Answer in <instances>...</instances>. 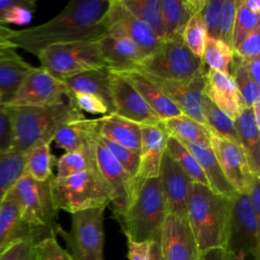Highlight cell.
<instances>
[{"instance_id":"46","label":"cell","mask_w":260,"mask_h":260,"mask_svg":"<svg viewBox=\"0 0 260 260\" xmlns=\"http://www.w3.org/2000/svg\"><path fill=\"white\" fill-rule=\"evenodd\" d=\"M238 10V0H223L219 29H218V39L232 47V38L233 31L237 16Z\"/></svg>"},{"instance_id":"12","label":"cell","mask_w":260,"mask_h":260,"mask_svg":"<svg viewBox=\"0 0 260 260\" xmlns=\"http://www.w3.org/2000/svg\"><path fill=\"white\" fill-rule=\"evenodd\" d=\"M91 148L96 170L112 190V210L116 220L120 223L138 185L125 172L112 153L93 137L91 139Z\"/></svg>"},{"instance_id":"43","label":"cell","mask_w":260,"mask_h":260,"mask_svg":"<svg viewBox=\"0 0 260 260\" xmlns=\"http://www.w3.org/2000/svg\"><path fill=\"white\" fill-rule=\"evenodd\" d=\"M42 238L27 237L12 242L0 253V260H38L37 243Z\"/></svg>"},{"instance_id":"37","label":"cell","mask_w":260,"mask_h":260,"mask_svg":"<svg viewBox=\"0 0 260 260\" xmlns=\"http://www.w3.org/2000/svg\"><path fill=\"white\" fill-rule=\"evenodd\" d=\"M234 51L231 46L219 39H206L202 60L208 69L231 76Z\"/></svg>"},{"instance_id":"4","label":"cell","mask_w":260,"mask_h":260,"mask_svg":"<svg viewBox=\"0 0 260 260\" xmlns=\"http://www.w3.org/2000/svg\"><path fill=\"white\" fill-rule=\"evenodd\" d=\"M168 215L158 178L138 184L127 210L119 223L127 239L136 242H159Z\"/></svg>"},{"instance_id":"19","label":"cell","mask_w":260,"mask_h":260,"mask_svg":"<svg viewBox=\"0 0 260 260\" xmlns=\"http://www.w3.org/2000/svg\"><path fill=\"white\" fill-rule=\"evenodd\" d=\"M98 46L106 68L112 72L137 70L146 57L135 43L124 37L106 35L98 40Z\"/></svg>"},{"instance_id":"34","label":"cell","mask_w":260,"mask_h":260,"mask_svg":"<svg viewBox=\"0 0 260 260\" xmlns=\"http://www.w3.org/2000/svg\"><path fill=\"white\" fill-rule=\"evenodd\" d=\"M202 110L206 126L210 133L240 145L234 120L218 109L204 93L202 98Z\"/></svg>"},{"instance_id":"31","label":"cell","mask_w":260,"mask_h":260,"mask_svg":"<svg viewBox=\"0 0 260 260\" xmlns=\"http://www.w3.org/2000/svg\"><path fill=\"white\" fill-rule=\"evenodd\" d=\"M161 125L169 136H172L179 141H186L210 147V131L205 126L188 116L182 114L177 117L161 120Z\"/></svg>"},{"instance_id":"16","label":"cell","mask_w":260,"mask_h":260,"mask_svg":"<svg viewBox=\"0 0 260 260\" xmlns=\"http://www.w3.org/2000/svg\"><path fill=\"white\" fill-rule=\"evenodd\" d=\"M157 178L161 186L168 213L187 219V204L193 182L167 149L160 161Z\"/></svg>"},{"instance_id":"22","label":"cell","mask_w":260,"mask_h":260,"mask_svg":"<svg viewBox=\"0 0 260 260\" xmlns=\"http://www.w3.org/2000/svg\"><path fill=\"white\" fill-rule=\"evenodd\" d=\"M203 93L233 120L246 107L232 76L220 72L206 69Z\"/></svg>"},{"instance_id":"15","label":"cell","mask_w":260,"mask_h":260,"mask_svg":"<svg viewBox=\"0 0 260 260\" xmlns=\"http://www.w3.org/2000/svg\"><path fill=\"white\" fill-rule=\"evenodd\" d=\"M108 35L124 37L135 43L148 56L160 44L154 32L141 20L135 17L121 2L110 0L107 12Z\"/></svg>"},{"instance_id":"57","label":"cell","mask_w":260,"mask_h":260,"mask_svg":"<svg viewBox=\"0 0 260 260\" xmlns=\"http://www.w3.org/2000/svg\"><path fill=\"white\" fill-rule=\"evenodd\" d=\"M244 5L253 13L259 14L260 12V1L259 0H243Z\"/></svg>"},{"instance_id":"8","label":"cell","mask_w":260,"mask_h":260,"mask_svg":"<svg viewBox=\"0 0 260 260\" xmlns=\"http://www.w3.org/2000/svg\"><path fill=\"white\" fill-rule=\"evenodd\" d=\"M37 57L41 67L60 80L88 70L106 67L98 40L50 45Z\"/></svg>"},{"instance_id":"27","label":"cell","mask_w":260,"mask_h":260,"mask_svg":"<svg viewBox=\"0 0 260 260\" xmlns=\"http://www.w3.org/2000/svg\"><path fill=\"white\" fill-rule=\"evenodd\" d=\"M180 142L193 154L197 160L199 167L206 177L209 188L217 194L234 197L237 192L225 179L211 148L186 141Z\"/></svg>"},{"instance_id":"53","label":"cell","mask_w":260,"mask_h":260,"mask_svg":"<svg viewBox=\"0 0 260 260\" xmlns=\"http://www.w3.org/2000/svg\"><path fill=\"white\" fill-rule=\"evenodd\" d=\"M199 260H237L229 248H211L200 252Z\"/></svg>"},{"instance_id":"25","label":"cell","mask_w":260,"mask_h":260,"mask_svg":"<svg viewBox=\"0 0 260 260\" xmlns=\"http://www.w3.org/2000/svg\"><path fill=\"white\" fill-rule=\"evenodd\" d=\"M235 129L252 173L260 177V128L257 126L251 108L245 107L234 120Z\"/></svg>"},{"instance_id":"14","label":"cell","mask_w":260,"mask_h":260,"mask_svg":"<svg viewBox=\"0 0 260 260\" xmlns=\"http://www.w3.org/2000/svg\"><path fill=\"white\" fill-rule=\"evenodd\" d=\"M109 84L114 114L139 125L160 123L161 120L123 75L110 71Z\"/></svg>"},{"instance_id":"41","label":"cell","mask_w":260,"mask_h":260,"mask_svg":"<svg viewBox=\"0 0 260 260\" xmlns=\"http://www.w3.org/2000/svg\"><path fill=\"white\" fill-rule=\"evenodd\" d=\"M259 14L250 11L243 3V0H238V10L232 38V49L235 51L243 40L250 35L255 28L260 26Z\"/></svg>"},{"instance_id":"33","label":"cell","mask_w":260,"mask_h":260,"mask_svg":"<svg viewBox=\"0 0 260 260\" xmlns=\"http://www.w3.org/2000/svg\"><path fill=\"white\" fill-rule=\"evenodd\" d=\"M56 165L57 157L51 151V143H44L26 153L23 173L36 181L45 182L54 177L53 169Z\"/></svg>"},{"instance_id":"9","label":"cell","mask_w":260,"mask_h":260,"mask_svg":"<svg viewBox=\"0 0 260 260\" xmlns=\"http://www.w3.org/2000/svg\"><path fill=\"white\" fill-rule=\"evenodd\" d=\"M52 178L39 182L23 173L10 189L19 206L21 220L31 228L50 230L56 224L59 210L53 200Z\"/></svg>"},{"instance_id":"20","label":"cell","mask_w":260,"mask_h":260,"mask_svg":"<svg viewBox=\"0 0 260 260\" xmlns=\"http://www.w3.org/2000/svg\"><path fill=\"white\" fill-rule=\"evenodd\" d=\"M169 134L161 125H141V147L136 184L149 178L158 177L159 166L166 151Z\"/></svg>"},{"instance_id":"54","label":"cell","mask_w":260,"mask_h":260,"mask_svg":"<svg viewBox=\"0 0 260 260\" xmlns=\"http://www.w3.org/2000/svg\"><path fill=\"white\" fill-rule=\"evenodd\" d=\"M257 219L260 220V178L256 179L251 190L247 194Z\"/></svg>"},{"instance_id":"35","label":"cell","mask_w":260,"mask_h":260,"mask_svg":"<svg viewBox=\"0 0 260 260\" xmlns=\"http://www.w3.org/2000/svg\"><path fill=\"white\" fill-rule=\"evenodd\" d=\"M91 139L86 146L74 151L65 152L57 159V175L54 176L56 179L67 178L86 170H96Z\"/></svg>"},{"instance_id":"45","label":"cell","mask_w":260,"mask_h":260,"mask_svg":"<svg viewBox=\"0 0 260 260\" xmlns=\"http://www.w3.org/2000/svg\"><path fill=\"white\" fill-rule=\"evenodd\" d=\"M223 0H204L200 10L208 38L218 39L219 21Z\"/></svg>"},{"instance_id":"7","label":"cell","mask_w":260,"mask_h":260,"mask_svg":"<svg viewBox=\"0 0 260 260\" xmlns=\"http://www.w3.org/2000/svg\"><path fill=\"white\" fill-rule=\"evenodd\" d=\"M105 209L96 207L71 213L69 231L55 224V234L65 241L67 252L73 260H104Z\"/></svg>"},{"instance_id":"52","label":"cell","mask_w":260,"mask_h":260,"mask_svg":"<svg viewBox=\"0 0 260 260\" xmlns=\"http://www.w3.org/2000/svg\"><path fill=\"white\" fill-rule=\"evenodd\" d=\"M14 32L15 29L0 24V57L16 51L17 47L11 42Z\"/></svg>"},{"instance_id":"59","label":"cell","mask_w":260,"mask_h":260,"mask_svg":"<svg viewBox=\"0 0 260 260\" xmlns=\"http://www.w3.org/2000/svg\"><path fill=\"white\" fill-rule=\"evenodd\" d=\"M2 102H3V94L0 92V104H2Z\"/></svg>"},{"instance_id":"50","label":"cell","mask_w":260,"mask_h":260,"mask_svg":"<svg viewBox=\"0 0 260 260\" xmlns=\"http://www.w3.org/2000/svg\"><path fill=\"white\" fill-rule=\"evenodd\" d=\"M150 242H136L127 239L128 260H148Z\"/></svg>"},{"instance_id":"44","label":"cell","mask_w":260,"mask_h":260,"mask_svg":"<svg viewBox=\"0 0 260 260\" xmlns=\"http://www.w3.org/2000/svg\"><path fill=\"white\" fill-rule=\"evenodd\" d=\"M37 254L38 260H73L67 250L58 243L55 231L38 241Z\"/></svg>"},{"instance_id":"55","label":"cell","mask_w":260,"mask_h":260,"mask_svg":"<svg viewBox=\"0 0 260 260\" xmlns=\"http://www.w3.org/2000/svg\"><path fill=\"white\" fill-rule=\"evenodd\" d=\"M246 65L252 79L260 85V57L246 61Z\"/></svg>"},{"instance_id":"56","label":"cell","mask_w":260,"mask_h":260,"mask_svg":"<svg viewBox=\"0 0 260 260\" xmlns=\"http://www.w3.org/2000/svg\"><path fill=\"white\" fill-rule=\"evenodd\" d=\"M148 260H165L159 242H150Z\"/></svg>"},{"instance_id":"2","label":"cell","mask_w":260,"mask_h":260,"mask_svg":"<svg viewBox=\"0 0 260 260\" xmlns=\"http://www.w3.org/2000/svg\"><path fill=\"white\" fill-rule=\"evenodd\" d=\"M11 128V149L27 153L34 147L52 143L63 125L84 119V115L71 102L48 107L6 106Z\"/></svg>"},{"instance_id":"5","label":"cell","mask_w":260,"mask_h":260,"mask_svg":"<svg viewBox=\"0 0 260 260\" xmlns=\"http://www.w3.org/2000/svg\"><path fill=\"white\" fill-rule=\"evenodd\" d=\"M51 188L56 208L69 213L107 207L113 198L112 190L98 170H86L63 179L53 177Z\"/></svg>"},{"instance_id":"39","label":"cell","mask_w":260,"mask_h":260,"mask_svg":"<svg viewBox=\"0 0 260 260\" xmlns=\"http://www.w3.org/2000/svg\"><path fill=\"white\" fill-rule=\"evenodd\" d=\"M166 149L180 166V168L190 177L193 183H198L209 187L208 182L201 168L193 154L176 138L169 136Z\"/></svg>"},{"instance_id":"51","label":"cell","mask_w":260,"mask_h":260,"mask_svg":"<svg viewBox=\"0 0 260 260\" xmlns=\"http://www.w3.org/2000/svg\"><path fill=\"white\" fill-rule=\"evenodd\" d=\"M16 6H37L35 0H0V24L7 26L10 11Z\"/></svg>"},{"instance_id":"6","label":"cell","mask_w":260,"mask_h":260,"mask_svg":"<svg viewBox=\"0 0 260 260\" xmlns=\"http://www.w3.org/2000/svg\"><path fill=\"white\" fill-rule=\"evenodd\" d=\"M205 69L203 60L190 52L182 37H176L160 42L137 70L165 80L188 82Z\"/></svg>"},{"instance_id":"24","label":"cell","mask_w":260,"mask_h":260,"mask_svg":"<svg viewBox=\"0 0 260 260\" xmlns=\"http://www.w3.org/2000/svg\"><path fill=\"white\" fill-rule=\"evenodd\" d=\"M98 134L139 155L141 147V125L114 113L96 119Z\"/></svg>"},{"instance_id":"49","label":"cell","mask_w":260,"mask_h":260,"mask_svg":"<svg viewBox=\"0 0 260 260\" xmlns=\"http://www.w3.org/2000/svg\"><path fill=\"white\" fill-rule=\"evenodd\" d=\"M11 146V128L7 109L4 104H0V151L8 150Z\"/></svg>"},{"instance_id":"17","label":"cell","mask_w":260,"mask_h":260,"mask_svg":"<svg viewBox=\"0 0 260 260\" xmlns=\"http://www.w3.org/2000/svg\"><path fill=\"white\" fill-rule=\"evenodd\" d=\"M205 72L206 69L201 71L188 82L165 80L146 73L144 74L147 75L165 92V94L179 108L183 115L190 117L207 128L202 110Z\"/></svg>"},{"instance_id":"58","label":"cell","mask_w":260,"mask_h":260,"mask_svg":"<svg viewBox=\"0 0 260 260\" xmlns=\"http://www.w3.org/2000/svg\"><path fill=\"white\" fill-rule=\"evenodd\" d=\"M251 110H252V114H253V118L257 124V126L260 128V100L255 102L252 107H251Z\"/></svg>"},{"instance_id":"28","label":"cell","mask_w":260,"mask_h":260,"mask_svg":"<svg viewBox=\"0 0 260 260\" xmlns=\"http://www.w3.org/2000/svg\"><path fill=\"white\" fill-rule=\"evenodd\" d=\"M203 2L204 0H160L165 40L182 37L186 24L196 12L201 10Z\"/></svg>"},{"instance_id":"47","label":"cell","mask_w":260,"mask_h":260,"mask_svg":"<svg viewBox=\"0 0 260 260\" xmlns=\"http://www.w3.org/2000/svg\"><path fill=\"white\" fill-rule=\"evenodd\" d=\"M67 99L68 102H71L80 111H85L90 114H109V110L105 103L95 95L71 92L67 95Z\"/></svg>"},{"instance_id":"40","label":"cell","mask_w":260,"mask_h":260,"mask_svg":"<svg viewBox=\"0 0 260 260\" xmlns=\"http://www.w3.org/2000/svg\"><path fill=\"white\" fill-rule=\"evenodd\" d=\"M182 39L190 52L197 58L202 59L207 32L200 11L190 18L183 30Z\"/></svg>"},{"instance_id":"32","label":"cell","mask_w":260,"mask_h":260,"mask_svg":"<svg viewBox=\"0 0 260 260\" xmlns=\"http://www.w3.org/2000/svg\"><path fill=\"white\" fill-rule=\"evenodd\" d=\"M121 2L135 17L150 28L160 42L165 40L160 0H121Z\"/></svg>"},{"instance_id":"1","label":"cell","mask_w":260,"mask_h":260,"mask_svg":"<svg viewBox=\"0 0 260 260\" xmlns=\"http://www.w3.org/2000/svg\"><path fill=\"white\" fill-rule=\"evenodd\" d=\"M110 0H71L52 19L15 30L11 42L35 56L54 44L96 41L108 35Z\"/></svg>"},{"instance_id":"30","label":"cell","mask_w":260,"mask_h":260,"mask_svg":"<svg viewBox=\"0 0 260 260\" xmlns=\"http://www.w3.org/2000/svg\"><path fill=\"white\" fill-rule=\"evenodd\" d=\"M95 133H98L96 119L84 118L60 127L53 141L59 148L69 152L86 146Z\"/></svg>"},{"instance_id":"38","label":"cell","mask_w":260,"mask_h":260,"mask_svg":"<svg viewBox=\"0 0 260 260\" xmlns=\"http://www.w3.org/2000/svg\"><path fill=\"white\" fill-rule=\"evenodd\" d=\"M231 76L247 108H251L255 102L260 100V85H258L250 76L246 61L235 52L231 65Z\"/></svg>"},{"instance_id":"3","label":"cell","mask_w":260,"mask_h":260,"mask_svg":"<svg viewBox=\"0 0 260 260\" xmlns=\"http://www.w3.org/2000/svg\"><path fill=\"white\" fill-rule=\"evenodd\" d=\"M234 197L193 183L187 204V221L200 252L228 248Z\"/></svg>"},{"instance_id":"11","label":"cell","mask_w":260,"mask_h":260,"mask_svg":"<svg viewBox=\"0 0 260 260\" xmlns=\"http://www.w3.org/2000/svg\"><path fill=\"white\" fill-rule=\"evenodd\" d=\"M69 89L64 81L54 77L43 67L34 69L24 77L10 100L8 107H48L64 102Z\"/></svg>"},{"instance_id":"21","label":"cell","mask_w":260,"mask_h":260,"mask_svg":"<svg viewBox=\"0 0 260 260\" xmlns=\"http://www.w3.org/2000/svg\"><path fill=\"white\" fill-rule=\"evenodd\" d=\"M54 231L35 229L20 218L17 201L9 190L0 203V253L12 242L27 237H45Z\"/></svg>"},{"instance_id":"29","label":"cell","mask_w":260,"mask_h":260,"mask_svg":"<svg viewBox=\"0 0 260 260\" xmlns=\"http://www.w3.org/2000/svg\"><path fill=\"white\" fill-rule=\"evenodd\" d=\"M34 69L16 51L0 57V92L2 104L8 102L24 77Z\"/></svg>"},{"instance_id":"48","label":"cell","mask_w":260,"mask_h":260,"mask_svg":"<svg viewBox=\"0 0 260 260\" xmlns=\"http://www.w3.org/2000/svg\"><path fill=\"white\" fill-rule=\"evenodd\" d=\"M234 52L246 61L260 57V26L248 35Z\"/></svg>"},{"instance_id":"23","label":"cell","mask_w":260,"mask_h":260,"mask_svg":"<svg viewBox=\"0 0 260 260\" xmlns=\"http://www.w3.org/2000/svg\"><path fill=\"white\" fill-rule=\"evenodd\" d=\"M120 74L131 83L160 120L182 115L179 108L143 72L139 70H131Z\"/></svg>"},{"instance_id":"36","label":"cell","mask_w":260,"mask_h":260,"mask_svg":"<svg viewBox=\"0 0 260 260\" xmlns=\"http://www.w3.org/2000/svg\"><path fill=\"white\" fill-rule=\"evenodd\" d=\"M26 153L9 148L0 151V203L24 172Z\"/></svg>"},{"instance_id":"26","label":"cell","mask_w":260,"mask_h":260,"mask_svg":"<svg viewBox=\"0 0 260 260\" xmlns=\"http://www.w3.org/2000/svg\"><path fill=\"white\" fill-rule=\"evenodd\" d=\"M110 71L106 68L88 70L63 79L69 89V93H88L101 99L109 110V114L114 112L109 84ZM68 93V94H69Z\"/></svg>"},{"instance_id":"42","label":"cell","mask_w":260,"mask_h":260,"mask_svg":"<svg viewBox=\"0 0 260 260\" xmlns=\"http://www.w3.org/2000/svg\"><path fill=\"white\" fill-rule=\"evenodd\" d=\"M93 138L96 141H99L100 143H102L112 153V155L122 166V168L125 170V172L135 181V179L137 177L138 168H139V155L134 153L133 151L109 140L108 138L99 135L98 133H95L93 135Z\"/></svg>"},{"instance_id":"13","label":"cell","mask_w":260,"mask_h":260,"mask_svg":"<svg viewBox=\"0 0 260 260\" xmlns=\"http://www.w3.org/2000/svg\"><path fill=\"white\" fill-rule=\"evenodd\" d=\"M210 148L229 183L238 193L248 194L256 179L239 144L210 133Z\"/></svg>"},{"instance_id":"10","label":"cell","mask_w":260,"mask_h":260,"mask_svg":"<svg viewBox=\"0 0 260 260\" xmlns=\"http://www.w3.org/2000/svg\"><path fill=\"white\" fill-rule=\"evenodd\" d=\"M228 248L236 259L247 255L260 260V220L254 214L247 194L236 193L233 199Z\"/></svg>"},{"instance_id":"18","label":"cell","mask_w":260,"mask_h":260,"mask_svg":"<svg viewBox=\"0 0 260 260\" xmlns=\"http://www.w3.org/2000/svg\"><path fill=\"white\" fill-rule=\"evenodd\" d=\"M160 247L165 260H199L200 251L186 218L168 213Z\"/></svg>"}]
</instances>
